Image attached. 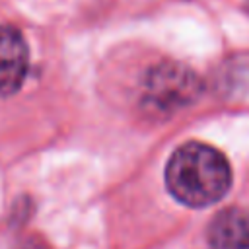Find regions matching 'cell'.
Segmentation results:
<instances>
[{
  "mask_svg": "<svg viewBox=\"0 0 249 249\" xmlns=\"http://www.w3.org/2000/svg\"><path fill=\"white\" fill-rule=\"evenodd\" d=\"M169 193L183 204L200 208L218 202L230 189L231 171L212 146L189 142L175 150L165 167Z\"/></svg>",
  "mask_w": 249,
  "mask_h": 249,
  "instance_id": "6da1fadb",
  "label": "cell"
},
{
  "mask_svg": "<svg viewBox=\"0 0 249 249\" xmlns=\"http://www.w3.org/2000/svg\"><path fill=\"white\" fill-rule=\"evenodd\" d=\"M27 45L12 25H0V95L16 93L27 74Z\"/></svg>",
  "mask_w": 249,
  "mask_h": 249,
  "instance_id": "3957f363",
  "label": "cell"
},
{
  "mask_svg": "<svg viewBox=\"0 0 249 249\" xmlns=\"http://www.w3.org/2000/svg\"><path fill=\"white\" fill-rule=\"evenodd\" d=\"M212 249H249V210L230 206L212 220L208 228Z\"/></svg>",
  "mask_w": 249,
  "mask_h": 249,
  "instance_id": "277c9868",
  "label": "cell"
},
{
  "mask_svg": "<svg viewBox=\"0 0 249 249\" xmlns=\"http://www.w3.org/2000/svg\"><path fill=\"white\" fill-rule=\"evenodd\" d=\"M247 10H249V2H247Z\"/></svg>",
  "mask_w": 249,
  "mask_h": 249,
  "instance_id": "5b68a950",
  "label": "cell"
},
{
  "mask_svg": "<svg viewBox=\"0 0 249 249\" xmlns=\"http://www.w3.org/2000/svg\"><path fill=\"white\" fill-rule=\"evenodd\" d=\"M200 93L195 72L177 62H165L150 70L144 82V105L154 113H171L193 103Z\"/></svg>",
  "mask_w": 249,
  "mask_h": 249,
  "instance_id": "7a4b0ae2",
  "label": "cell"
}]
</instances>
